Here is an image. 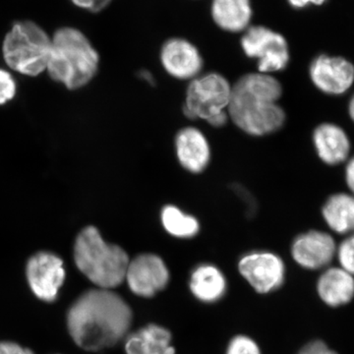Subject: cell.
<instances>
[{"instance_id":"1","label":"cell","mask_w":354,"mask_h":354,"mask_svg":"<svg viewBox=\"0 0 354 354\" xmlns=\"http://www.w3.org/2000/svg\"><path fill=\"white\" fill-rule=\"evenodd\" d=\"M133 314L129 305L111 290H91L70 307L67 326L77 346L88 351L111 348L127 335Z\"/></svg>"},{"instance_id":"2","label":"cell","mask_w":354,"mask_h":354,"mask_svg":"<svg viewBox=\"0 0 354 354\" xmlns=\"http://www.w3.org/2000/svg\"><path fill=\"white\" fill-rule=\"evenodd\" d=\"M281 94V83L270 74H246L232 86L228 118L247 134H272L285 124L286 113L278 104Z\"/></svg>"},{"instance_id":"3","label":"cell","mask_w":354,"mask_h":354,"mask_svg":"<svg viewBox=\"0 0 354 354\" xmlns=\"http://www.w3.org/2000/svg\"><path fill=\"white\" fill-rule=\"evenodd\" d=\"M99 53L74 28H62L51 39V50L46 70L53 80L69 90L87 85L97 71Z\"/></svg>"},{"instance_id":"4","label":"cell","mask_w":354,"mask_h":354,"mask_svg":"<svg viewBox=\"0 0 354 354\" xmlns=\"http://www.w3.org/2000/svg\"><path fill=\"white\" fill-rule=\"evenodd\" d=\"M74 259L78 269L104 290L118 288L127 277L129 257L121 247L108 243L95 227H87L77 236Z\"/></svg>"},{"instance_id":"5","label":"cell","mask_w":354,"mask_h":354,"mask_svg":"<svg viewBox=\"0 0 354 354\" xmlns=\"http://www.w3.org/2000/svg\"><path fill=\"white\" fill-rule=\"evenodd\" d=\"M51 39L39 26L30 21L17 22L4 39V60L11 69L27 76H37L46 70Z\"/></svg>"},{"instance_id":"6","label":"cell","mask_w":354,"mask_h":354,"mask_svg":"<svg viewBox=\"0 0 354 354\" xmlns=\"http://www.w3.org/2000/svg\"><path fill=\"white\" fill-rule=\"evenodd\" d=\"M232 86L223 75L208 73L191 80L183 113L190 120L207 121L214 127H225Z\"/></svg>"},{"instance_id":"7","label":"cell","mask_w":354,"mask_h":354,"mask_svg":"<svg viewBox=\"0 0 354 354\" xmlns=\"http://www.w3.org/2000/svg\"><path fill=\"white\" fill-rule=\"evenodd\" d=\"M242 50L247 57L257 60L260 73L283 71L290 60V46L281 32L264 25H251L242 34Z\"/></svg>"},{"instance_id":"8","label":"cell","mask_w":354,"mask_h":354,"mask_svg":"<svg viewBox=\"0 0 354 354\" xmlns=\"http://www.w3.org/2000/svg\"><path fill=\"white\" fill-rule=\"evenodd\" d=\"M309 77L324 95L342 97L353 88L354 64L348 58L322 53L312 60Z\"/></svg>"},{"instance_id":"9","label":"cell","mask_w":354,"mask_h":354,"mask_svg":"<svg viewBox=\"0 0 354 354\" xmlns=\"http://www.w3.org/2000/svg\"><path fill=\"white\" fill-rule=\"evenodd\" d=\"M26 274L30 288L39 299L46 302L57 299L65 279L64 262L57 255L51 252L35 254L28 261Z\"/></svg>"},{"instance_id":"10","label":"cell","mask_w":354,"mask_h":354,"mask_svg":"<svg viewBox=\"0 0 354 354\" xmlns=\"http://www.w3.org/2000/svg\"><path fill=\"white\" fill-rule=\"evenodd\" d=\"M239 269L249 285L259 293L278 290L285 281V264L274 253L247 254L239 261Z\"/></svg>"},{"instance_id":"11","label":"cell","mask_w":354,"mask_h":354,"mask_svg":"<svg viewBox=\"0 0 354 354\" xmlns=\"http://www.w3.org/2000/svg\"><path fill=\"white\" fill-rule=\"evenodd\" d=\"M125 279L134 295L153 297L169 283V272L162 258L156 254H141L130 261Z\"/></svg>"},{"instance_id":"12","label":"cell","mask_w":354,"mask_h":354,"mask_svg":"<svg viewBox=\"0 0 354 354\" xmlns=\"http://www.w3.org/2000/svg\"><path fill=\"white\" fill-rule=\"evenodd\" d=\"M160 59L165 71L180 80H193L203 68V58L197 46L183 38L165 41L160 48Z\"/></svg>"},{"instance_id":"13","label":"cell","mask_w":354,"mask_h":354,"mask_svg":"<svg viewBox=\"0 0 354 354\" xmlns=\"http://www.w3.org/2000/svg\"><path fill=\"white\" fill-rule=\"evenodd\" d=\"M337 253L334 237L321 230H309L293 241L291 255L298 265L318 270L329 265Z\"/></svg>"},{"instance_id":"14","label":"cell","mask_w":354,"mask_h":354,"mask_svg":"<svg viewBox=\"0 0 354 354\" xmlns=\"http://www.w3.org/2000/svg\"><path fill=\"white\" fill-rule=\"evenodd\" d=\"M312 142L317 157L328 167L344 165L351 156V140L348 132L334 122H323L314 129Z\"/></svg>"},{"instance_id":"15","label":"cell","mask_w":354,"mask_h":354,"mask_svg":"<svg viewBox=\"0 0 354 354\" xmlns=\"http://www.w3.org/2000/svg\"><path fill=\"white\" fill-rule=\"evenodd\" d=\"M176 156L186 171L200 174L208 167L211 149L205 135L194 127L183 128L176 137Z\"/></svg>"},{"instance_id":"16","label":"cell","mask_w":354,"mask_h":354,"mask_svg":"<svg viewBox=\"0 0 354 354\" xmlns=\"http://www.w3.org/2000/svg\"><path fill=\"white\" fill-rule=\"evenodd\" d=\"M209 14L214 24L223 31L243 34L252 25V0H211Z\"/></svg>"},{"instance_id":"17","label":"cell","mask_w":354,"mask_h":354,"mask_svg":"<svg viewBox=\"0 0 354 354\" xmlns=\"http://www.w3.org/2000/svg\"><path fill=\"white\" fill-rule=\"evenodd\" d=\"M125 351L127 354H176L169 330L155 324L130 335L125 344Z\"/></svg>"},{"instance_id":"18","label":"cell","mask_w":354,"mask_h":354,"mask_svg":"<svg viewBox=\"0 0 354 354\" xmlns=\"http://www.w3.org/2000/svg\"><path fill=\"white\" fill-rule=\"evenodd\" d=\"M322 216L326 225L335 234H353L354 195L348 191L330 195L323 204Z\"/></svg>"},{"instance_id":"19","label":"cell","mask_w":354,"mask_h":354,"mask_svg":"<svg viewBox=\"0 0 354 354\" xmlns=\"http://www.w3.org/2000/svg\"><path fill=\"white\" fill-rule=\"evenodd\" d=\"M318 293L332 307L348 304L354 297L353 276L341 268L327 270L319 279Z\"/></svg>"},{"instance_id":"20","label":"cell","mask_w":354,"mask_h":354,"mask_svg":"<svg viewBox=\"0 0 354 354\" xmlns=\"http://www.w3.org/2000/svg\"><path fill=\"white\" fill-rule=\"evenodd\" d=\"M189 286L191 292L200 301L214 304L225 295L227 279L216 266L203 264L191 274Z\"/></svg>"},{"instance_id":"21","label":"cell","mask_w":354,"mask_h":354,"mask_svg":"<svg viewBox=\"0 0 354 354\" xmlns=\"http://www.w3.org/2000/svg\"><path fill=\"white\" fill-rule=\"evenodd\" d=\"M162 227L172 236L177 239H191L200 230L199 221L194 216L184 213L174 205L164 207L160 213Z\"/></svg>"},{"instance_id":"22","label":"cell","mask_w":354,"mask_h":354,"mask_svg":"<svg viewBox=\"0 0 354 354\" xmlns=\"http://www.w3.org/2000/svg\"><path fill=\"white\" fill-rule=\"evenodd\" d=\"M337 253L342 269L354 276V232L346 236L337 247Z\"/></svg>"},{"instance_id":"23","label":"cell","mask_w":354,"mask_h":354,"mask_svg":"<svg viewBox=\"0 0 354 354\" xmlns=\"http://www.w3.org/2000/svg\"><path fill=\"white\" fill-rule=\"evenodd\" d=\"M227 354H261L259 346L246 335H236L230 341Z\"/></svg>"},{"instance_id":"24","label":"cell","mask_w":354,"mask_h":354,"mask_svg":"<svg viewBox=\"0 0 354 354\" xmlns=\"http://www.w3.org/2000/svg\"><path fill=\"white\" fill-rule=\"evenodd\" d=\"M16 82L12 75L6 70L0 68V106L10 102L15 97Z\"/></svg>"},{"instance_id":"25","label":"cell","mask_w":354,"mask_h":354,"mask_svg":"<svg viewBox=\"0 0 354 354\" xmlns=\"http://www.w3.org/2000/svg\"><path fill=\"white\" fill-rule=\"evenodd\" d=\"M71 1L80 8L97 13L106 8L113 0H71Z\"/></svg>"},{"instance_id":"26","label":"cell","mask_w":354,"mask_h":354,"mask_svg":"<svg viewBox=\"0 0 354 354\" xmlns=\"http://www.w3.org/2000/svg\"><path fill=\"white\" fill-rule=\"evenodd\" d=\"M298 354H337L335 351L328 348L325 342L316 341L306 344Z\"/></svg>"},{"instance_id":"27","label":"cell","mask_w":354,"mask_h":354,"mask_svg":"<svg viewBox=\"0 0 354 354\" xmlns=\"http://www.w3.org/2000/svg\"><path fill=\"white\" fill-rule=\"evenodd\" d=\"M344 177L348 192L354 195V155L344 164Z\"/></svg>"},{"instance_id":"28","label":"cell","mask_w":354,"mask_h":354,"mask_svg":"<svg viewBox=\"0 0 354 354\" xmlns=\"http://www.w3.org/2000/svg\"><path fill=\"white\" fill-rule=\"evenodd\" d=\"M0 354H34L29 348L11 342H0Z\"/></svg>"},{"instance_id":"29","label":"cell","mask_w":354,"mask_h":354,"mask_svg":"<svg viewBox=\"0 0 354 354\" xmlns=\"http://www.w3.org/2000/svg\"><path fill=\"white\" fill-rule=\"evenodd\" d=\"M327 0H288V4L295 9H304L309 6H322Z\"/></svg>"},{"instance_id":"30","label":"cell","mask_w":354,"mask_h":354,"mask_svg":"<svg viewBox=\"0 0 354 354\" xmlns=\"http://www.w3.org/2000/svg\"><path fill=\"white\" fill-rule=\"evenodd\" d=\"M348 113L349 118L353 121L354 124V93L353 95H351V99H349L348 104Z\"/></svg>"},{"instance_id":"31","label":"cell","mask_w":354,"mask_h":354,"mask_svg":"<svg viewBox=\"0 0 354 354\" xmlns=\"http://www.w3.org/2000/svg\"><path fill=\"white\" fill-rule=\"evenodd\" d=\"M141 78L144 79V80L147 81L149 84H151V85L155 84L152 74H151L150 72L146 71V70L141 71Z\"/></svg>"}]
</instances>
